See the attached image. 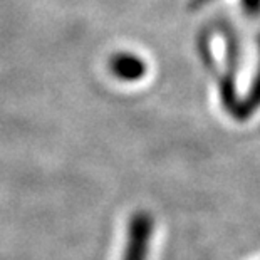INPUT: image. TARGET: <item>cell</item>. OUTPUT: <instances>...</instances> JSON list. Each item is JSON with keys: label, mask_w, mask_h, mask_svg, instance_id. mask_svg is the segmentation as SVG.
I'll return each instance as SVG.
<instances>
[{"label": "cell", "mask_w": 260, "mask_h": 260, "mask_svg": "<svg viewBox=\"0 0 260 260\" xmlns=\"http://www.w3.org/2000/svg\"><path fill=\"white\" fill-rule=\"evenodd\" d=\"M153 222L146 213H136L128 226L123 260H146L149 240H151Z\"/></svg>", "instance_id": "6da1fadb"}]
</instances>
